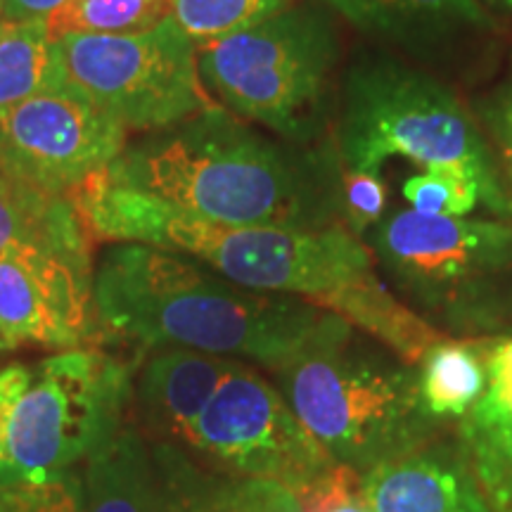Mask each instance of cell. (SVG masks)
<instances>
[{
    "label": "cell",
    "instance_id": "cell-16",
    "mask_svg": "<svg viewBox=\"0 0 512 512\" xmlns=\"http://www.w3.org/2000/svg\"><path fill=\"white\" fill-rule=\"evenodd\" d=\"M486 387L458 420V441L496 512H512V330L477 339Z\"/></svg>",
    "mask_w": 512,
    "mask_h": 512
},
{
    "label": "cell",
    "instance_id": "cell-24",
    "mask_svg": "<svg viewBox=\"0 0 512 512\" xmlns=\"http://www.w3.org/2000/svg\"><path fill=\"white\" fill-rule=\"evenodd\" d=\"M403 197L420 214L453 219H463L482 204L479 183L463 169H422L403 183Z\"/></svg>",
    "mask_w": 512,
    "mask_h": 512
},
{
    "label": "cell",
    "instance_id": "cell-23",
    "mask_svg": "<svg viewBox=\"0 0 512 512\" xmlns=\"http://www.w3.org/2000/svg\"><path fill=\"white\" fill-rule=\"evenodd\" d=\"M294 5V0H174L171 17L197 48L238 34Z\"/></svg>",
    "mask_w": 512,
    "mask_h": 512
},
{
    "label": "cell",
    "instance_id": "cell-18",
    "mask_svg": "<svg viewBox=\"0 0 512 512\" xmlns=\"http://www.w3.org/2000/svg\"><path fill=\"white\" fill-rule=\"evenodd\" d=\"M86 512H159L152 444L133 420L83 465Z\"/></svg>",
    "mask_w": 512,
    "mask_h": 512
},
{
    "label": "cell",
    "instance_id": "cell-30",
    "mask_svg": "<svg viewBox=\"0 0 512 512\" xmlns=\"http://www.w3.org/2000/svg\"><path fill=\"white\" fill-rule=\"evenodd\" d=\"M8 415H10V394L0 380V458L5 451V434H8Z\"/></svg>",
    "mask_w": 512,
    "mask_h": 512
},
{
    "label": "cell",
    "instance_id": "cell-22",
    "mask_svg": "<svg viewBox=\"0 0 512 512\" xmlns=\"http://www.w3.org/2000/svg\"><path fill=\"white\" fill-rule=\"evenodd\" d=\"M174 0H67L46 17L48 34L60 41L81 34H138L171 17Z\"/></svg>",
    "mask_w": 512,
    "mask_h": 512
},
{
    "label": "cell",
    "instance_id": "cell-28",
    "mask_svg": "<svg viewBox=\"0 0 512 512\" xmlns=\"http://www.w3.org/2000/svg\"><path fill=\"white\" fill-rule=\"evenodd\" d=\"M67 0H0L5 22H22V19H46L55 8Z\"/></svg>",
    "mask_w": 512,
    "mask_h": 512
},
{
    "label": "cell",
    "instance_id": "cell-1",
    "mask_svg": "<svg viewBox=\"0 0 512 512\" xmlns=\"http://www.w3.org/2000/svg\"><path fill=\"white\" fill-rule=\"evenodd\" d=\"M72 200L91 240L138 242L200 261L249 290L302 297L337 313L406 366H418L446 335L399 302L375 256L347 226L290 230L226 226L93 174Z\"/></svg>",
    "mask_w": 512,
    "mask_h": 512
},
{
    "label": "cell",
    "instance_id": "cell-17",
    "mask_svg": "<svg viewBox=\"0 0 512 512\" xmlns=\"http://www.w3.org/2000/svg\"><path fill=\"white\" fill-rule=\"evenodd\" d=\"M150 444L159 479V512H302L297 494L283 484L216 470L181 446Z\"/></svg>",
    "mask_w": 512,
    "mask_h": 512
},
{
    "label": "cell",
    "instance_id": "cell-21",
    "mask_svg": "<svg viewBox=\"0 0 512 512\" xmlns=\"http://www.w3.org/2000/svg\"><path fill=\"white\" fill-rule=\"evenodd\" d=\"M83 230L72 197L38 190L0 171V252L19 242L67 238Z\"/></svg>",
    "mask_w": 512,
    "mask_h": 512
},
{
    "label": "cell",
    "instance_id": "cell-26",
    "mask_svg": "<svg viewBox=\"0 0 512 512\" xmlns=\"http://www.w3.org/2000/svg\"><path fill=\"white\" fill-rule=\"evenodd\" d=\"M472 112L494 150L498 171L512 202V62L494 88L475 100Z\"/></svg>",
    "mask_w": 512,
    "mask_h": 512
},
{
    "label": "cell",
    "instance_id": "cell-2",
    "mask_svg": "<svg viewBox=\"0 0 512 512\" xmlns=\"http://www.w3.org/2000/svg\"><path fill=\"white\" fill-rule=\"evenodd\" d=\"M335 143L294 145L211 105L126 143L102 176L226 226L320 230L342 223Z\"/></svg>",
    "mask_w": 512,
    "mask_h": 512
},
{
    "label": "cell",
    "instance_id": "cell-29",
    "mask_svg": "<svg viewBox=\"0 0 512 512\" xmlns=\"http://www.w3.org/2000/svg\"><path fill=\"white\" fill-rule=\"evenodd\" d=\"M498 27H512V0H475Z\"/></svg>",
    "mask_w": 512,
    "mask_h": 512
},
{
    "label": "cell",
    "instance_id": "cell-15",
    "mask_svg": "<svg viewBox=\"0 0 512 512\" xmlns=\"http://www.w3.org/2000/svg\"><path fill=\"white\" fill-rule=\"evenodd\" d=\"M238 358L192 349L152 351L133 380V422L150 441L185 446L204 406Z\"/></svg>",
    "mask_w": 512,
    "mask_h": 512
},
{
    "label": "cell",
    "instance_id": "cell-8",
    "mask_svg": "<svg viewBox=\"0 0 512 512\" xmlns=\"http://www.w3.org/2000/svg\"><path fill=\"white\" fill-rule=\"evenodd\" d=\"M375 264L432 323L484 335L512 320V226L399 209L368 233Z\"/></svg>",
    "mask_w": 512,
    "mask_h": 512
},
{
    "label": "cell",
    "instance_id": "cell-9",
    "mask_svg": "<svg viewBox=\"0 0 512 512\" xmlns=\"http://www.w3.org/2000/svg\"><path fill=\"white\" fill-rule=\"evenodd\" d=\"M64 79L126 131H159L216 105L197 46L166 17L138 34H81L57 41Z\"/></svg>",
    "mask_w": 512,
    "mask_h": 512
},
{
    "label": "cell",
    "instance_id": "cell-12",
    "mask_svg": "<svg viewBox=\"0 0 512 512\" xmlns=\"http://www.w3.org/2000/svg\"><path fill=\"white\" fill-rule=\"evenodd\" d=\"M128 131L72 88L36 93L0 110V171L72 197L126 147Z\"/></svg>",
    "mask_w": 512,
    "mask_h": 512
},
{
    "label": "cell",
    "instance_id": "cell-6",
    "mask_svg": "<svg viewBox=\"0 0 512 512\" xmlns=\"http://www.w3.org/2000/svg\"><path fill=\"white\" fill-rule=\"evenodd\" d=\"M342 41L328 10L290 5L197 48L204 88L240 119L294 145H318L339 105Z\"/></svg>",
    "mask_w": 512,
    "mask_h": 512
},
{
    "label": "cell",
    "instance_id": "cell-19",
    "mask_svg": "<svg viewBox=\"0 0 512 512\" xmlns=\"http://www.w3.org/2000/svg\"><path fill=\"white\" fill-rule=\"evenodd\" d=\"M67 86L60 46L48 34L46 19H0V110L36 93Z\"/></svg>",
    "mask_w": 512,
    "mask_h": 512
},
{
    "label": "cell",
    "instance_id": "cell-11",
    "mask_svg": "<svg viewBox=\"0 0 512 512\" xmlns=\"http://www.w3.org/2000/svg\"><path fill=\"white\" fill-rule=\"evenodd\" d=\"M88 230L19 242L0 252V339L10 349L36 344L79 349L102 342L93 294Z\"/></svg>",
    "mask_w": 512,
    "mask_h": 512
},
{
    "label": "cell",
    "instance_id": "cell-20",
    "mask_svg": "<svg viewBox=\"0 0 512 512\" xmlns=\"http://www.w3.org/2000/svg\"><path fill=\"white\" fill-rule=\"evenodd\" d=\"M418 387L434 420H460L486 387V368L477 342L444 337L418 363Z\"/></svg>",
    "mask_w": 512,
    "mask_h": 512
},
{
    "label": "cell",
    "instance_id": "cell-10",
    "mask_svg": "<svg viewBox=\"0 0 512 512\" xmlns=\"http://www.w3.org/2000/svg\"><path fill=\"white\" fill-rule=\"evenodd\" d=\"M183 451L238 477L283 484L297 498L339 465L252 363L238 361L192 427Z\"/></svg>",
    "mask_w": 512,
    "mask_h": 512
},
{
    "label": "cell",
    "instance_id": "cell-3",
    "mask_svg": "<svg viewBox=\"0 0 512 512\" xmlns=\"http://www.w3.org/2000/svg\"><path fill=\"white\" fill-rule=\"evenodd\" d=\"M102 342L150 354L192 349L283 366L337 323L294 294L249 290L190 256L138 242L102 249L93 278Z\"/></svg>",
    "mask_w": 512,
    "mask_h": 512
},
{
    "label": "cell",
    "instance_id": "cell-31",
    "mask_svg": "<svg viewBox=\"0 0 512 512\" xmlns=\"http://www.w3.org/2000/svg\"><path fill=\"white\" fill-rule=\"evenodd\" d=\"M5 351H10V347L3 342V339H0V354H5Z\"/></svg>",
    "mask_w": 512,
    "mask_h": 512
},
{
    "label": "cell",
    "instance_id": "cell-4",
    "mask_svg": "<svg viewBox=\"0 0 512 512\" xmlns=\"http://www.w3.org/2000/svg\"><path fill=\"white\" fill-rule=\"evenodd\" d=\"M370 344L339 318L271 377L287 406L335 463L356 472L437 437L420 399L418 370Z\"/></svg>",
    "mask_w": 512,
    "mask_h": 512
},
{
    "label": "cell",
    "instance_id": "cell-13",
    "mask_svg": "<svg viewBox=\"0 0 512 512\" xmlns=\"http://www.w3.org/2000/svg\"><path fill=\"white\" fill-rule=\"evenodd\" d=\"M356 31L422 62H448L498 34L475 0H318Z\"/></svg>",
    "mask_w": 512,
    "mask_h": 512
},
{
    "label": "cell",
    "instance_id": "cell-5",
    "mask_svg": "<svg viewBox=\"0 0 512 512\" xmlns=\"http://www.w3.org/2000/svg\"><path fill=\"white\" fill-rule=\"evenodd\" d=\"M335 147L347 169L382 171L392 157L420 169H463L482 204L512 219L496 155L475 112L444 81L389 55L358 57L339 88Z\"/></svg>",
    "mask_w": 512,
    "mask_h": 512
},
{
    "label": "cell",
    "instance_id": "cell-14",
    "mask_svg": "<svg viewBox=\"0 0 512 512\" xmlns=\"http://www.w3.org/2000/svg\"><path fill=\"white\" fill-rule=\"evenodd\" d=\"M373 512H496L460 441L434 437L361 475Z\"/></svg>",
    "mask_w": 512,
    "mask_h": 512
},
{
    "label": "cell",
    "instance_id": "cell-25",
    "mask_svg": "<svg viewBox=\"0 0 512 512\" xmlns=\"http://www.w3.org/2000/svg\"><path fill=\"white\" fill-rule=\"evenodd\" d=\"M0 512H86L81 470L46 482L0 484Z\"/></svg>",
    "mask_w": 512,
    "mask_h": 512
},
{
    "label": "cell",
    "instance_id": "cell-7",
    "mask_svg": "<svg viewBox=\"0 0 512 512\" xmlns=\"http://www.w3.org/2000/svg\"><path fill=\"white\" fill-rule=\"evenodd\" d=\"M138 366L79 347L0 368L10 394L0 484L46 482L86 465L131 418Z\"/></svg>",
    "mask_w": 512,
    "mask_h": 512
},
{
    "label": "cell",
    "instance_id": "cell-32",
    "mask_svg": "<svg viewBox=\"0 0 512 512\" xmlns=\"http://www.w3.org/2000/svg\"><path fill=\"white\" fill-rule=\"evenodd\" d=\"M0 19H3V8H0Z\"/></svg>",
    "mask_w": 512,
    "mask_h": 512
},
{
    "label": "cell",
    "instance_id": "cell-27",
    "mask_svg": "<svg viewBox=\"0 0 512 512\" xmlns=\"http://www.w3.org/2000/svg\"><path fill=\"white\" fill-rule=\"evenodd\" d=\"M387 183L382 171H342V223L356 238H363L384 219Z\"/></svg>",
    "mask_w": 512,
    "mask_h": 512
}]
</instances>
